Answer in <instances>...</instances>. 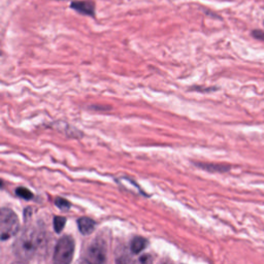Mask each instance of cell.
Returning a JSON list of instances; mask_svg holds the SVG:
<instances>
[{
    "instance_id": "277c9868",
    "label": "cell",
    "mask_w": 264,
    "mask_h": 264,
    "mask_svg": "<svg viewBox=\"0 0 264 264\" xmlns=\"http://www.w3.org/2000/svg\"><path fill=\"white\" fill-rule=\"evenodd\" d=\"M105 248L101 242H96L90 246L87 251V261L90 264H102L105 261Z\"/></svg>"
},
{
    "instance_id": "5bb4252c",
    "label": "cell",
    "mask_w": 264,
    "mask_h": 264,
    "mask_svg": "<svg viewBox=\"0 0 264 264\" xmlns=\"http://www.w3.org/2000/svg\"><path fill=\"white\" fill-rule=\"evenodd\" d=\"M77 264H90V263L85 259V260H80Z\"/></svg>"
},
{
    "instance_id": "3957f363",
    "label": "cell",
    "mask_w": 264,
    "mask_h": 264,
    "mask_svg": "<svg viewBox=\"0 0 264 264\" xmlns=\"http://www.w3.org/2000/svg\"><path fill=\"white\" fill-rule=\"evenodd\" d=\"M74 251L73 241L69 236H63L57 243L53 261L54 264H70Z\"/></svg>"
},
{
    "instance_id": "8992f818",
    "label": "cell",
    "mask_w": 264,
    "mask_h": 264,
    "mask_svg": "<svg viewBox=\"0 0 264 264\" xmlns=\"http://www.w3.org/2000/svg\"><path fill=\"white\" fill-rule=\"evenodd\" d=\"M78 225H79L80 231L82 234H90L96 226L95 222L89 218H81L78 221Z\"/></svg>"
},
{
    "instance_id": "4fadbf2b",
    "label": "cell",
    "mask_w": 264,
    "mask_h": 264,
    "mask_svg": "<svg viewBox=\"0 0 264 264\" xmlns=\"http://www.w3.org/2000/svg\"><path fill=\"white\" fill-rule=\"evenodd\" d=\"M252 34L255 38H258V39H262L264 40V32L263 31H260V30H255L252 32Z\"/></svg>"
},
{
    "instance_id": "30bf717a",
    "label": "cell",
    "mask_w": 264,
    "mask_h": 264,
    "mask_svg": "<svg viewBox=\"0 0 264 264\" xmlns=\"http://www.w3.org/2000/svg\"><path fill=\"white\" fill-rule=\"evenodd\" d=\"M65 222L66 220L63 217H56L54 219V228L56 232H60L65 225Z\"/></svg>"
},
{
    "instance_id": "52a82bcc",
    "label": "cell",
    "mask_w": 264,
    "mask_h": 264,
    "mask_svg": "<svg viewBox=\"0 0 264 264\" xmlns=\"http://www.w3.org/2000/svg\"><path fill=\"white\" fill-rule=\"evenodd\" d=\"M148 242L143 237H134L131 242V251L134 254H138L146 249Z\"/></svg>"
},
{
    "instance_id": "ba28073f",
    "label": "cell",
    "mask_w": 264,
    "mask_h": 264,
    "mask_svg": "<svg viewBox=\"0 0 264 264\" xmlns=\"http://www.w3.org/2000/svg\"><path fill=\"white\" fill-rule=\"evenodd\" d=\"M198 166H200L204 169L212 170V171H227L229 169L228 166H224V165H214V164H197Z\"/></svg>"
},
{
    "instance_id": "9a60e30c",
    "label": "cell",
    "mask_w": 264,
    "mask_h": 264,
    "mask_svg": "<svg viewBox=\"0 0 264 264\" xmlns=\"http://www.w3.org/2000/svg\"><path fill=\"white\" fill-rule=\"evenodd\" d=\"M13 264H23V263H21V262H16V263H13Z\"/></svg>"
},
{
    "instance_id": "7a4b0ae2",
    "label": "cell",
    "mask_w": 264,
    "mask_h": 264,
    "mask_svg": "<svg viewBox=\"0 0 264 264\" xmlns=\"http://www.w3.org/2000/svg\"><path fill=\"white\" fill-rule=\"evenodd\" d=\"M19 227V219L16 214L10 209H2L0 213V231L2 241H6L18 233Z\"/></svg>"
},
{
    "instance_id": "6da1fadb",
    "label": "cell",
    "mask_w": 264,
    "mask_h": 264,
    "mask_svg": "<svg viewBox=\"0 0 264 264\" xmlns=\"http://www.w3.org/2000/svg\"><path fill=\"white\" fill-rule=\"evenodd\" d=\"M44 236L33 227L27 228L16 238L14 244V252L21 261H29L35 255L43 244Z\"/></svg>"
},
{
    "instance_id": "7c38bea8",
    "label": "cell",
    "mask_w": 264,
    "mask_h": 264,
    "mask_svg": "<svg viewBox=\"0 0 264 264\" xmlns=\"http://www.w3.org/2000/svg\"><path fill=\"white\" fill-rule=\"evenodd\" d=\"M56 205L59 209H61V210H66V209H69L70 203L67 200L63 199V198H57V199H56Z\"/></svg>"
},
{
    "instance_id": "5b68a950",
    "label": "cell",
    "mask_w": 264,
    "mask_h": 264,
    "mask_svg": "<svg viewBox=\"0 0 264 264\" xmlns=\"http://www.w3.org/2000/svg\"><path fill=\"white\" fill-rule=\"evenodd\" d=\"M72 10L78 12L79 14L93 16L95 14V4L92 1L88 0H80V1H73L70 4Z\"/></svg>"
},
{
    "instance_id": "8fae6325",
    "label": "cell",
    "mask_w": 264,
    "mask_h": 264,
    "mask_svg": "<svg viewBox=\"0 0 264 264\" xmlns=\"http://www.w3.org/2000/svg\"><path fill=\"white\" fill-rule=\"evenodd\" d=\"M133 264H153V258L151 255L145 254L140 256L137 260H135Z\"/></svg>"
},
{
    "instance_id": "9c48e42d",
    "label": "cell",
    "mask_w": 264,
    "mask_h": 264,
    "mask_svg": "<svg viewBox=\"0 0 264 264\" xmlns=\"http://www.w3.org/2000/svg\"><path fill=\"white\" fill-rule=\"evenodd\" d=\"M16 194L18 196H20L21 198H24V199H31V198L33 197V194L29 191L28 189L22 188V187H20V188H18L16 190Z\"/></svg>"
}]
</instances>
